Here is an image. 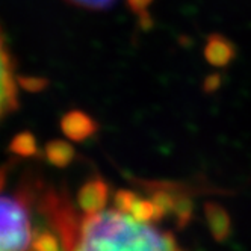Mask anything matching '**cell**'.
<instances>
[{"label": "cell", "instance_id": "8", "mask_svg": "<svg viewBox=\"0 0 251 251\" xmlns=\"http://www.w3.org/2000/svg\"><path fill=\"white\" fill-rule=\"evenodd\" d=\"M65 3L88 11H101L109 8L115 0H64Z\"/></svg>", "mask_w": 251, "mask_h": 251}, {"label": "cell", "instance_id": "6", "mask_svg": "<svg viewBox=\"0 0 251 251\" xmlns=\"http://www.w3.org/2000/svg\"><path fill=\"white\" fill-rule=\"evenodd\" d=\"M17 82H19L20 89L27 91V93H33V94L43 93L50 85V80L44 76H22V75H19Z\"/></svg>", "mask_w": 251, "mask_h": 251}, {"label": "cell", "instance_id": "3", "mask_svg": "<svg viewBox=\"0 0 251 251\" xmlns=\"http://www.w3.org/2000/svg\"><path fill=\"white\" fill-rule=\"evenodd\" d=\"M19 73L5 30L0 25V121L19 109Z\"/></svg>", "mask_w": 251, "mask_h": 251}, {"label": "cell", "instance_id": "2", "mask_svg": "<svg viewBox=\"0 0 251 251\" xmlns=\"http://www.w3.org/2000/svg\"><path fill=\"white\" fill-rule=\"evenodd\" d=\"M35 245L30 212L14 195H0V251H29Z\"/></svg>", "mask_w": 251, "mask_h": 251}, {"label": "cell", "instance_id": "7", "mask_svg": "<svg viewBox=\"0 0 251 251\" xmlns=\"http://www.w3.org/2000/svg\"><path fill=\"white\" fill-rule=\"evenodd\" d=\"M11 150L17 154L29 156L37 151V144H35V138L30 133H20L17 135L11 144Z\"/></svg>", "mask_w": 251, "mask_h": 251}, {"label": "cell", "instance_id": "4", "mask_svg": "<svg viewBox=\"0 0 251 251\" xmlns=\"http://www.w3.org/2000/svg\"><path fill=\"white\" fill-rule=\"evenodd\" d=\"M61 129L70 139L82 141L93 135L96 130V123L83 111H68L61 120Z\"/></svg>", "mask_w": 251, "mask_h": 251}, {"label": "cell", "instance_id": "1", "mask_svg": "<svg viewBox=\"0 0 251 251\" xmlns=\"http://www.w3.org/2000/svg\"><path fill=\"white\" fill-rule=\"evenodd\" d=\"M165 194L109 192L91 182L79 194V217H67V251H186L171 227Z\"/></svg>", "mask_w": 251, "mask_h": 251}, {"label": "cell", "instance_id": "5", "mask_svg": "<svg viewBox=\"0 0 251 251\" xmlns=\"http://www.w3.org/2000/svg\"><path fill=\"white\" fill-rule=\"evenodd\" d=\"M46 154L53 164L65 165L71 159V156H73V149L64 141H51L46 147Z\"/></svg>", "mask_w": 251, "mask_h": 251}]
</instances>
